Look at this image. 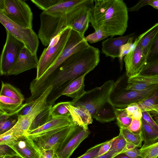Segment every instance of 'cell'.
Here are the masks:
<instances>
[{"instance_id":"obj_48","label":"cell","mask_w":158,"mask_h":158,"mask_svg":"<svg viewBox=\"0 0 158 158\" xmlns=\"http://www.w3.org/2000/svg\"><path fill=\"white\" fill-rule=\"evenodd\" d=\"M151 0H139V2L133 6L128 9L130 12L136 11L141 7L148 5H149Z\"/></svg>"},{"instance_id":"obj_18","label":"cell","mask_w":158,"mask_h":158,"mask_svg":"<svg viewBox=\"0 0 158 158\" xmlns=\"http://www.w3.org/2000/svg\"><path fill=\"white\" fill-rule=\"evenodd\" d=\"M134 33L118 38L110 37L102 43V52L106 57H110L112 60L119 58L121 47L126 44Z\"/></svg>"},{"instance_id":"obj_16","label":"cell","mask_w":158,"mask_h":158,"mask_svg":"<svg viewBox=\"0 0 158 158\" xmlns=\"http://www.w3.org/2000/svg\"><path fill=\"white\" fill-rule=\"evenodd\" d=\"M19 158H39L41 152L33 141L26 135L8 143Z\"/></svg>"},{"instance_id":"obj_39","label":"cell","mask_w":158,"mask_h":158,"mask_svg":"<svg viewBox=\"0 0 158 158\" xmlns=\"http://www.w3.org/2000/svg\"><path fill=\"white\" fill-rule=\"evenodd\" d=\"M60 1V0H31V1L39 9L44 11L58 3Z\"/></svg>"},{"instance_id":"obj_44","label":"cell","mask_w":158,"mask_h":158,"mask_svg":"<svg viewBox=\"0 0 158 158\" xmlns=\"http://www.w3.org/2000/svg\"><path fill=\"white\" fill-rule=\"evenodd\" d=\"M35 102V100L23 104L19 109L16 116L23 115L27 114L31 110Z\"/></svg>"},{"instance_id":"obj_50","label":"cell","mask_w":158,"mask_h":158,"mask_svg":"<svg viewBox=\"0 0 158 158\" xmlns=\"http://www.w3.org/2000/svg\"><path fill=\"white\" fill-rule=\"evenodd\" d=\"M116 155L107 152L104 155L100 156H97L94 158H112Z\"/></svg>"},{"instance_id":"obj_8","label":"cell","mask_w":158,"mask_h":158,"mask_svg":"<svg viewBox=\"0 0 158 158\" xmlns=\"http://www.w3.org/2000/svg\"><path fill=\"white\" fill-rule=\"evenodd\" d=\"M52 89L48 87L37 99L31 110L27 114L19 115L15 125L3 134L11 135L16 139L26 134L31 123L38 115L47 106L48 98Z\"/></svg>"},{"instance_id":"obj_22","label":"cell","mask_w":158,"mask_h":158,"mask_svg":"<svg viewBox=\"0 0 158 158\" xmlns=\"http://www.w3.org/2000/svg\"><path fill=\"white\" fill-rule=\"evenodd\" d=\"M23 102L10 98L0 95V114L9 117L16 115Z\"/></svg>"},{"instance_id":"obj_11","label":"cell","mask_w":158,"mask_h":158,"mask_svg":"<svg viewBox=\"0 0 158 158\" xmlns=\"http://www.w3.org/2000/svg\"><path fill=\"white\" fill-rule=\"evenodd\" d=\"M6 37L0 57L1 75H8L14 66L21 50L25 47L24 44L6 30Z\"/></svg>"},{"instance_id":"obj_5","label":"cell","mask_w":158,"mask_h":158,"mask_svg":"<svg viewBox=\"0 0 158 158\" xmlns=\"http://www.w3.org/2000/svg\"><path fill=\"white\" fill-rule=\"evenodd\" d=\"M123 77H120L114 82L110 94V102L115 108L124 109L130 104H137L151 96L158 87V85L143 90H127L126 86H122Z\"/></svg>"},{"instance_id":"obj_19","label":"cell","mask_w":158,"mask_h":158,"mask_svg":"<svg viewBox=\"0 0 158 158\" xmlns=\"http://www.w3.org/2000/svg\"><path fill=\"white\" fill-rule=\"evenodd\" d=\"M67 108L73 123L85 129L88 130V125L93 122L92 116L88 110L82 106L71 104L68 105Z\"/></svg>"},{"instance_id":"obj_46","label":"cell","mask_w":158,"mask_h":158,"mask_svg":"<svg viewBox=\"0 0 158 158\" xmlns=\"http://www.w3.org/2000/svg\"><path fill=\"white\" fill-rule=\"evenodd\" d=\"M123 153L125 154L131 158H142L140 156L139 149L136 147L127 150Z\"/></svg>"},{"instance_id":"obj_31","label":"cell","mask_w":158,"mask_h":158,"mask_svg":"<svg viewBox=\"0 0 158 158\" xmlns=\"http://www.w3.org/2000/svg\"><path fill=\"white\" fill-rule=\"evenodd\" d=\"M115 114L117 124L120 128H127L130 124L132 118L127 114L125 108H115Z\"/></svg>"},{"instance_id":"obj_29","label":"cell","mask_w":158,"mask_h":158,"mask_svg":"<svg viewBox=\"0 0 158 158\" xmlns=\"http://www.w3.org/2000/svg\"><path fill=\"white\" fill-rule=\"evenodd\" d=\"M73 104L71 101L62 102H58L52 106L51 110V115L52 117L70 116L67 106L69 104Z\"/></svg>"},{"instance_id":"obj_40","label":"cell","mask_w":158,"mask_h":158,"mask_svg":"<svg viewBox=\"0 0 158 158\" xmlns=\"http://www.w3.org/2000/svg\"><path fill=\"white\" fill-rule=\"evenodd\" d=\"M17 121L16 118L10 117L6 120L0 121V135L11 129L16 124Z\"/></svg>"},{"instance_id":"obj_4","label":"cell","mask_w":158,"mask_h":158,"mask_svg":"<svg viewBox=\"0 0 158 158\" xmlns=\"http://www.w3.org/2000/svg\"><path fill=\"white\" fill-rule=\"evenodd\" d=\"M89 46L84 36L71 28L65 47L58 58L39 79H33L31 82L29 87L31 94L33 95L68 58L77 51Z\"/></svg>"},{"instance_id":"obj_17","label":"cell","mask_w":158,"mask_h":158,"mask_svg":"<svg viewBox=\"0 0 158 158\" xmlns=\"http://www.w3.org/2000/svg\"><path fill=\"white\" fill-rule=\"evenodd\" d=\"M39 60L36 54H32L25 47L21 50L16 62L8 75H16L24 72L37 69Z\"/></svg>"},{"instance_id":"obj_20","label":"cell","mask_w":158,"mask_h":158,"mask_svg":"<svg viewBox=\"0 0 158 158\" xmlns=\"http://www.w3.org/2000/svg\"><path fill=\"white\" fill-rule=\"evenodd\" d=\"M158 85V76L139 75L128 78L125 89L127 90H143Z\"/></svg>"},{"instance_id":"obj_54","label":"cell","mask_w":158,"mask_h":158,"mask_svg":"<svg viewBox=\"0 0 158 158\" xmlns=\"http://www.w3.org/2000/svg\"><path fill=\"white\" fill-rule=\"evenodd\" d=\"M6 158H18L17 157H7Z\"/></svg>"},{"instance_id":"obj_52","label":"cell","mask_w":158,"mask_h":158,"mask_svg":"<svg viewBox=\"0 0 158 158\" xmlns=\"http://www.w3.org/2000/svg\"><path fill=\"white\" fill-rule=\"evenodd\" d=\"M112 158H131L124 153L119 154Z\"/></svg>"},{"instance_id":"obj_30","label":"cell","mask_w":158,"mask_h":158,"mask_svg":"<svg viewBox=\"0 0 158 158\" xmlns=\"http://www.w3.org/2000/svg\"><path fill=\"white\" fill-rule=\"evenodd\" d=\"M119 130L127 143L138 148L141 147L143 141L140 134L133 133L125 128H120Z\"/></svg>"},{"instance_id":"obj_6","label":"cell","mask_w":158,"mask_h":158,"mask_svg":"<svg viewBox=\"0 0 158 158\" xmlns=\"http://www.w3.org/2000/svg\"><path fill=\"white\" fill-rule=\"evenodd\" d=\"M71 29L67 27L53 38L48 47L44 49L39 60L35 80L39 79L58 58L65 47Z\"/></svg>"},{"instance_id":"obj_2","label":"cell","mask_w":158,"mask_h":158,"mask_svg":"<svg viewBox=\"0 0 158 158\" xmlns=\"http://www.w3.org/2000/svg\"><path fill=\"white\" fill-rule=\"evenodd\" d=\"M89 11V23L110 37L122 35L128 27V9L123 0H94Z\"/></svg>"},{"instance_id":"obj_27","label":"cell","mask_w":158,"mask_h":158,"mask_svg":"<svg viewBox=\"0 0 158 158\" xmlns=\"http://www.w3.org/2000/svg\"><path fill=\"white\" fill-rule=\"evenodd\" d=\"M52 106V105L48 104L47 105L34 119L27 132L41 127L51 119V112Z\"/></svg>"},{"instance_id":"obj_1","label":"cell","mask_w":158,"mask_h":158,"mask_svg":"<svg viewBox=\"0 0 158 158\" xmlns=\"http://www.w3.org/2000/svg\"><path fill=\"white\" fill-rule=\"evenodd\" d=\"M100 61V52L98 48L89 45L74 53L65 60L49 79L32 96L38 98L49 86L52 89L49 95L58 92L56 100L71 82L93 70Z\"/></svg>"},{"instance_id":"obj_47","label":"cell","mask_w":158,"mask_h":158,"mask_svg":"<svg viewBox=\"0 0 158 158\" xmlns=\"http://www.w3.org/2000/svg\"><path fill=\"white\" fill-rule=\"evenodd\" d=\"M111 143L112 139L104 142L98 151L97 156H102L107 153L111 147Z\"/></svg>"},{"instance_id":"obj_57","label":"cell","mask_w":158,"mask_h":158,"mask_svg":"<svg viewBox=\"0 0 158 158\" xmlns=\"http://www.w3.org/2000/svg\"><path fill=\"white\" fill-rule=\"evenodd\" d=\"M0 158H3L0 157Z\"/></svg>"},{"instance_id":"obj_41","label":"cell","mask_w":158,"mask_h":158,"mask_svg":"<svg viewBox=\"0 0 158 158\" xmlns=\"http://www.w3.org/2000/svg\"><path fill=\"white\" fill-rule=\"evenodd\" d=\"M7 157L18 158V155L10 147L7 145H0V157Z\"/></svg>"},{"instance_id":"obj_24","label":"cell","mask_w":158,"mask_h":158,"mask_svg":"<svg viewBox=\"0 0 158 158\" xmlns=\"http://www.w3.org/2000/svg\"><path fill=\"white\" fill-rule=\"evenodd\" d=\"M84 1V0H60L58 3L43 11L48 14L53 15L65 14Z\"/></svg>"},{"instance_id":"obj_33","label":"cell","mask_w":158,"mask_h":158,"mask_svg":"<svg viewBox=\"0 0 158 158\" xmlns=\"http://www.w3.org/2000/svg\"><path fill=\"white\" fill-rule=\"evenodd\" d=\"M137 104L142 112L149 111L152 107L158 105V87L151 96Z\"/></svg>"},{"instance_id":"obj_37","label":"cell","mask_w":158,"mask_h":158,"mask_svg":"<svg viewBox=\"0 0 158 158\" xmlns=\"http://www.w3.org/2000/svg\"><path fill=\"white\" fill-rule=\"evenodd\" d=\"M109 36L101 29H98L87 36L85 37V40L92 44L98 42Z\"/></svg>"},{"instance_id":"obj_26","label":"cell","mask_w":158,"mask_h":158,"mask_svg":"<svg viewBox=\"0 0 158 158\" xmlns=\"http://www.w3.org/2000/svg\"><path fill=\"white\" fill-rule=\"evenodd\" d=\"M1 82L0 95L5 96L23 102L25 98L19 89L10 84L4 83L2 81Z\"/></svg>"},{"instance_id":"obj_49","label":"cell","mask_w":158,"mask_h":158,"mask_svg":"<svg viewBox=\"0 0 158 158\" xmlns=\"http://www.w3.org/2000/svg\"><path fill=\"white\" fill-rule=\"evenodd\" d=\"M55 150L51 149L41 151L39 158H55Z\"/></svg>"},{"instance_id":"obj_9","label":"cell","mask_w":158,"mask_h":158,"mask_svg":"<svg viewBox=\"0 0 158 158\" xmlns=\"http://www.w3.org/2000/svg\"><path fill=\"white\" fill-rule=\"evenodd\" d=\"M0 22L8 31L23 42L32 54H36L39 41L38 35L32 28L21 27L15 23L0 12Z\"/></svg>"},{"instance_id":"obj_43","label":"cell","mask_w":158,"mask_h":158,"mask_svg":"<svg viewBox=\"0 0 158 158\" xmlns=\"http://www.w3.org/2000/svg\"><path fill=\"white\" fill-rule=\"evenodd\" d=\"M141 125V119L132 118L130 124L127 128L133 133L140 134Z\"/></svg>"},{"instance_id":"obj_3","label":"cell","mask_w":158,"mask_h":158,"mask_svg":"<svg viewBox=\"0 0 158 158\" xmlns=\"http://www.w3.org/2000/svg\"><path fill=\"white\" fill-rule=\"evenodd\" d=\"M114 81L109 80L102 86L89 91L73 105L85 107L93 118L101 123L113 121L116 118L115 108L111 103L110 95Z\"/></svg>"},{"instance_id":"obj_32","label":"cell","mask_w":158,"mask_h":158,"mask_svg":"<svg viewBox=\"0 0 158 158\" xmlns=\"http://www.w3.org/2000/svg\"><path fill=\"white\" fill-rule=\"evenodd\" d=\"M139 152L142 158H156L158 156V140L150 144H143Z\"/></svg>"},{"instance_id":"obj_28","label":"cell","mask_w":158,"mask_h":158,"mask_svg":"<svg viewBox=\"0 0 158 158\" xmlns=\"http://www.w3.org/2000/svg\"><path fill=\"white\" fill-rule=\"evenodd\" d=\"M127 143L123 135L119 132L118 136L112 139L111 146L107 152L116 155L123 153L125 150Z\"/></svg>"},{"instance_id":"obj_7","label":"cell","mask_w":158,"mask_h":158,"mask_svg":"<svg viewBox=\"0 0 158 158\" xmlns=\"http://www.w3.org/2000/svg\"><path fill=\"white\" fill-rule=\"evenodd\" d=\"M0 12L16 24L32 28L33 14L24 1L0 0Z\"/></svg>"},{"instance_id":"obj_42","label":"cell","mask_w":158,"mask_h":158,"mask_svg":"<svg viewBox=\"0 0 158 158\" xmlns=\"http://www.w3.org/2000/svg\"><path fill=\"white\" fill-rule=\"evenodd\" d=\"M104 143H99L91 147L84 154L77 158H94L96 157L100 147Z\"/></svg>"},{"instance_id":"obj_35","label":"cell","mask_w":158,"mask_h":158,"mask_svg":"<svg viewBox=\"0 0 158 158\" xmlns=\"http://www.w3.org/2000/svg\"><path fill=\"white\" fill-rule=\"evenodd\" d=\"M146 58V63L158 59V32L150 45Z\"/></svg>"},{"instance_id":"obj_56","label":"cell","mask_w":158,"mask_h":158,"mask_svg":"<svg viewBox=\"0 0 158 158\" xmlns=\"http://www.w3.org/2000/svg\"><path fill=\"white\" fill-rule=\"evenodd\" d=\"M156 158H158V156Z\"/></svg>"},{"instance_id":"obj_15","label":"cell","mask_w":158,"mask_h":158,"mask_svg":"<svg viewBox=\"0 0 158 158\" xmlns=\"http://www.w3.org/2000/svg\"><path fill=\"white\" fill-rule=\"evenodd\" d=\"M123 60L128 78L137 75L146 63V56L139 44L133 45V49L124 57Z\"/></svg>"},{"instance_id":"obj_53","label":"cell","mask_w":158,"mask_h":158,"mask_svg":"<svg viewBox=\"0 0 158 158\" xmlns=\"http://www.w3.org/2000/svg\"><path fill=\"white\" fill-rule=\"evenodd\" d=\"M155 121L158 125V115L154 117Z\"/></svg>"},{"instance_id":"obj_21","label":"cell","mask_w":158,"mask_h":158,"mask_svg":"<svg viewBox=\"0 0 158 158\" xmlns=\"http://www.w3.org/2000/svg\"><path fill=\"white\" fill-rule=\"evenodd\" d=\"M85 75H83L70 83L61 94L60 96L65 95L72 98L73 104L76 102L86 93L84 89Z\"/></svg>"},{"instance_id":"obj_10","label":"cell","mask_w":158,"mask_h":158,"mask_svg":"<svg viewBox=\"0 0 158 158\" xmlns=\"http://www.w3.org/2000/svg\"><path fill=\"white\" fill-rule=\"evenodd\" d=\"M94 2V0H84L65 13L67 26L84 36L88 28L89 13Z\"/></svg>"},{"instance_id":"obj_38","label":"cell","mask_w":158,"mask_h":158,"mask_svg":"<svg viewBox=\"0 0 158 158\" xmlns=\"http://www.w3.org/2000/svg\"><path fill=\"white\" fill-rule=\"evenodd\" d=\"M125 109L127 114L132 118L141 119L142 118V112L137 104H130Z\"/></svg>"},{"instance_id":"obj_51","label":"cell","mask_w":158,"mask_h":158,"mask_svg":"<svg viewBox=\"0 0 158 158\" xmlns=\"http://www.w3.org/2000/svg\"><path fill=\"white\" fill-rule=\"evenodd\" d=\"M149 5L152 6L156 9H158V0H151Z\"/></svg>"},{"instance_id":"obj_12","label":"cell","mask_w":158,"mask_h":158,"mask_svg":"<svg viewBox=\"0 0 158 158\" xmlns=\"http://www.w3.org/2000/svg\"><path fill=\"white\" fill-rule=\"evenodd\" d=\"M90 134L89 130L76 125L55 151V156L57 158H69L75 150Z\"/></svg>"},{"instance_id":"obj_55","label":"cell","mask_w":158,"mask_h":158,"mask_svg":"<svg viewBox=\"0 0 158 158\" xmlns=\"http://www.w3.org/2000/svg\"><path fill=\"white\" fill-rule=\"evenodd\" d=\"M55 158H57V157H56V156H55Z\"/></svg>"},{"instance_id":"obj_34","label":"cell","mask_w":158,"mask_h":158,"mask_svg":"<svg viewBox=\"0 0 158 158\" xmlns=\"http://www.w3.org/2000/svg\"><path fill=\"white\" fill-rule=\"evenodd\" d=\"M138 75L145 76H158V59L146 63Z\"/></svg>"},{"instance_id":"obj_25","label":"cell","mask_w":158,"mask_h":158,"mask_svg":"<svg viewBox=\"0 0 158 158\" xmlns=\"http://www.w3.org/2000/svg\"><path fill=\"white\" fill-rule=\"evenodd\" d=\"M141 125L140 135L144 144L149 145L158 140V131L145 121L141 118Z\"/></svg>"},{"instance_id":"obj_45","label":"cell","mask_w":158,"mask_h":158,"mask_svg":"<svg viewBox=\"0 0 158 158\" xmlns=\"http://www.w3.org/2000/svg\"><path fill=\"white\" fill-rule=\"evenodd\" d=\"M142 118L148 123L158 131V125L153 119L150 112L145 111L142 112Z\"/></svg>"},{"instance_id":"obj_23","label":"cell","mask_w":158,"mask_h":158,"mask_svg":"<svg viewBox=\"0 0 158 158\" xmlns=\"http://www.w3.org/2000/svg\"><path fill=\"white\" fill-rule=\"evenodd\" d=\"M158 32V22L140 35L136 39L133 45L139 44L146 56L150 45Z\"/></svg>"},{"instance_id":"obj_13","label":"cell","mask_w":158,"mask_h":158,"mask_svg":"<svg viewBox=\"0 0 158 158\" xmlns=\"http://www.w3.org/2000/svg\"><path fill=\"white\" fill-rule=\"evenodd\" d=\"M70 116L52 117L46 123L26 135L31 138L45 136L64 129L73 125Z\"/></svg>"},{"instance_id":"obj_36","label":"cell","mask_w":158,"mask_h":158,"mask_svg":"<svg viewBox=\"0 0 158 158\" xmlns=\"http://www.w3.org/2000/svg\"><path fill=\"white\" fill-rule=\"evenodd\" d=\"M133 38L132 37H130L127 42L121 47L120 56L119 57L121 70H122L123 68V57L133 48Z\"/></svg>"},{"instance_id":"obj_14","label":"cell","mask_w":158,"mask_h":158,"mask_svg":"<svg viewBox=\"0 0 158 158\" xmlns=\"http://www.w3.org/2000/svg\"><path fill=\"white\" fill-rule=\"evenodd\" d=\"M76 126L74 123L72 125L54 133L45 136L31 139L40 152L51 149L55 151L74 129Z\"/></svg>"}]
</instances>
